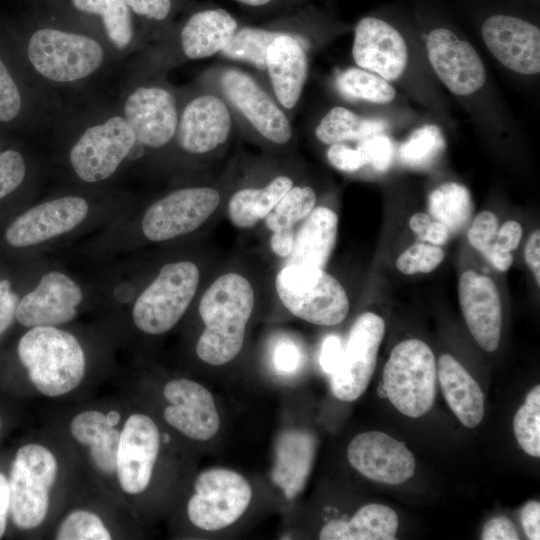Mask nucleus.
<instances>
[{
  "mask_svg": "<svg viewBox=\"0 0 540 540\" xmlns=\"http://www.w3.org/2000/svg\"><path fill=\"white\" fill-rule=\"evenodd\" d=\"M431 220L432 218L428 214L415 213L409 219V227L421 239Z\"/></svg>",
  "mask_w": 540,
  "mask_h": 540,
  "instance_id": "obj_58",
  "label": "nucleus"
},
{
  "mask_svg": "<svg viewBox=\"0 0 540 540\" xmlns=\"http://www.w3.org/2000/svg\"><path fill=\"white\" fill-rule=\"evenodd\" d=\"M88 204L79 196H64L36 205L17 217L5 232L14 247L47 241L79 225L87 216Z\"/></svg>",
  "mask_w": 540,
  "mask_h": 540,
  "instance_id": "obj_21",
  "label": "nucleus"
},
{
  "mask_svg": "<svg viewBox=\"0 0 540 540\" xmlns=\"http://www.w3.org/2000/svg\"><path fill=\"white\" fill-rule=\"evenodd\" d=\"M350 465L364 477L389 485L409 480L415 458L405 444L381 431L356 435L347 448Z\"/></svg>",
  "mask_w": 540,
  "mask_h": 540,
  "instance_id": "obj_16",
  "label": "nucleus"
},
{
  "mask_svg": "<svg viewBox=\"0 0 540 540\" xmlns=\"http://www.w3.org/2000/svg\"><path fill=\"white\" fill-rule=\"evenodd\" d=\"M218 92L265 141L284 146L293 137L282 107L249 73L228 67L216 77Z\"/></svg>",
  "mask_w": 540,
  "mask_h": 540,
  "instance_id": "obj_10",
  "label": "nucleus"
},
{
  "mask_svg": "<svg viewBox=\"0 0 540 540\" xmlns=\"http://www.w3.org/2000/svg\"><path fill=\"white\" fill-rule=\"evenodd\" d=\"M437 377L447 404L468 428L480 424L484 416V395L474 378L450 354H442L437 362Z\"/></svg>",
  "mask_w": 540,
  "mask_h": 540,
  "instance_id": "obj_28",
  "label": "nucleus"
},
{
  "mask_svg": "<svg viewBox=\"0 0 540 540\" xmlns=\"http://www.w3.org/2000/svg\"><path fill=\"white\" fill-rule=\"evenodd\" d=\"M493 56L510 70L532 75L540 71V30L520 18L507 15L489 17L481 29Z\"/></svg>",
  "mask_w": 540,
  "mask_h": 540,
  "instance_id": "obj_19",
  "label": "nucleus"
},
{
  "mask_svg": "<svg viewBox=\"0 0 540 540\" xmlns=\"http://www.w3.org/2000/svg\"><path fill=\"white\" fill-rule=\"evenodd\" d=\"M160 450V433L152 418L133 413L125 421L117 451L116 476L126 494L143 493L150 484Z\"/></svg>",
  "mask_w": 540,
  "mask_h": 540,
  "instance_id": "obj_15",
  "label": "nucleus"
},
{
  "mask_svg": "<svg viewBox=\"0 0 540 540\" xmlns=\"http://www.w3.org/2000/svg\"><path fill=\"white\" fill-rule=\"evenodd\" d=\"M200 283V269L189 260L165 264L134 303L136 327L150 335L171 330L192 302Z\"/></svg>",
  "mask_w": 540,
  "mask_h": 540,
  "instance_id": "obj_6",
  "label": "nucleus"
},
{
  "mask_svg": "<svg viewBox=\"0 0 540 540\" xmlns=\"http://www.w3.org/2000/svg\"><path fill=\"white\" fill-rule=\"evenodd\" d=\"M236 19L225 9H205L190 15L179 33V48L188 60L220 53L238 29Z\"/></svg>",
  "mask_w": 540,
  "mask_h": 540,
  "instance_id": "obj_26",
  "label": "nucleus"
},
{
  "mask_svg": "<svg viewBox=\"0 0 540 540\" xmlns=\"http://www.w3.org/2000/svg\"><path fill=\"white\" fill-rule=\"evenodd\" d=\"M251 498L252 488L240 473L227 468H210L195 480L187 515L199 529L221 530L244 514Z\"/></svg>",
  "mask_w": 540,
  "mask_h": 540,
  "instance_id": "obj_8",
  "label": "nucleus"
},
{
  "mask_svg": "<svg viewBox=\"0 0 540 540\" xmlns=\"http://www.w3.org/2000/svg\"><path fill=\"white\" fill-rule=\"evenodd\" d=\"M17 351L32 385L47 397L73 391L85 376L82 346L74 335L55 326L32 327L21 337Z\"/></svg>",
  "mask_w": 540,
  "mask_h": 540,
  "instance_id": "obj_2",
  "label": "nucleus"
},
{
  "mask_svg": "<svg viewBox=\"0 0 540 540\" xmlns=\"http://www.w3.org/2000/svg\"><path fill=\"white\" fill-rule=\"evenodd\" d=\"M22 110L21 91L0 57V123L14 121Z\"/></svg>",
  "mask_w": 540,
  "mask_h": 540,
  "instance_id": "obj_42",
  "label": "nucleus"
},
{
  "mask_svg": "<svg viewBox=\"0 0 540 540\" xmlns=\"http://www.w3.org/2000/svg\"><path fill=\"white\" fill-rule=\"evenodd\" d=\"M352 56L358 67L387 81L398 79L408 62L402 35L384 20L374 17H364L357 23Z\"/></svg>",
  "mask_w": 540,
  "mask_h": 540,
  "instance_id": "obj_20",
  "label": "nucleus"
},
{
  "mask_svg": "<svg viewBox=\"0 0 540 540\" xmlns=\"http://www.w3.org/2000/svg\"><path fill=\"white\" fill-rule=\"evenodd\" d=\"M343 345L336 335H329L323 341L319 362L324 371L331 374L341 356Z\"/></svg>",
  "mask_w": 540,
  "mask_h": 540,
  "instance_id": "obj_51",
  "label": "nucleus"
},
{
  "mask_svg": "<svg viewBox=\"0 0 540 540\" xmlns=\"http://www.w3.org/2000/svg\"><path fill=\"white\" fill-rule=\"evenodd\" d=\"M275 289L283 306L308 323L334 326L348 315L344 287L324 269L286 263L276 275Z\"/></svg>",
  "mask_w": 540,
  "mask_h": 540,
  "instance_id": "obj_4",
  "label": "nucleus"
},
{
  "mask_svg": "<svg viewBox=\"0 0 540 540\" xmlns=\"http://www.w3.org/2000/svg\"><path fill=\"white\" fill-rule=\"evenodd\" d=\"M294 185L287 174L273 177L265 185L236 190L227 203V215L239 229H251L264 220L284 194Z\"/></svg>",
  "mask_w": 540,
  "mask_h": 540,
  "instance_id": "obj_32",
  "label": "nucleus"
},
{
  "mask_svg": "<svg viewBox=\"0 0 540 540\" xmlns=\"http://www.w3.org/2000/svg\"><path fill=\"white\" fill-rule=\"evenodd\" d=\"M428 210L437 221L450 231L460 230L473 211L469 190L462 184L447 182L433 190L428 198Z\"/></svg>",
  "mask_w": 540,
  "mask_h": 540,
  "instance_id": "obj_35",
  "label": "nucleus"
},
{
  "mask_svg": "<svg viewBox=\"0 0 540 540\" xmlns=\"http://www.w3.org/2000/svg\"><path fill=\"white\" fill-rule=\"evenodd\" d=\"M458 293L472 337L485 351H495L502 326L501 301L496 284L488 276L467 270L459 278Z\"/></svg>",
  "mask_w": 540,
  "mask_h": 540,
  "instance_id": "obj_23",
  "label": "nucleus"
},
{
  "mask_svg": "<svg viewBox=\"0 0 540 540\" xmlns=\"http://www.w3.org/2000/svg\"><path fill=\"white\" fill-rule=\"evenodd\" d=\"M437 365L431 348L419 339L398 343L383 369L382 387L403 415L418 418L433 406Z\"/></svg>",
  "mask_w": 540,
  "mask_h": 540,
  "instance_id": "obj_5",
  "label": "nucleus"
},
{
  "mask_svg": "<svg viewBox=\"0 0 540 540\" xmlns=\"http://www.w3.org/2000/svg\"><path fill=\"white\" fill-rule=\"evenodd\" d=\"M384 333V320L373 312H364L355 319L330 374L331 390L337 399L351 402L366 391Z\"/></svg>",
  "mask_w": 540,
  "mask_h": 540,
  "instance_id": "obj_12",
  "label": "nucleus"
},
{
  "mask_svg": "<svg viewBox=\"0 0 540 540\" xmlns=\"http://www.w3.org/2000/svg\"><path fill=\"white\" fill-rule=\"evenodd\" d=\"M340 93L349 99L386 104L396 95L394 87L381 76L362 68H349L336 79Z\"/></svg>",
  "mask_w": 540,
  "mask_h": 540,
  "instance_id": "obj_36",
  "label": "nucleus"
},
{
  "mask_svg": "<svg viewBox=\"0 0 540 540\" xmlns=\"http://www.w3.org/2000/svg\"><path fill=\"white\" fill-rule=\"evenodd\" d=\"M519 533L514 523L505 516H497L486 522L482 540H518Z\"/></svg>",
  "mask_w": 540,
  "mask_h": 540,
  "instance_id": "obj_49",
  "label": "nucleus"
},
{
  "mask_svg": "<svg viewBox=\"0 0 540 540\" xmlns=\"http://www.w3.org/2000/svg\"><path fill=\"white\" fill-rule=\"evenodd\" d=\"M281 32L255 27L238 28L220 53L226 58L246 62L265 71L266 51Z\"/></svg>",
  "mask_w": 540,
  "mask_h": 540,
  "instance_id": "obj_37",
  "label": "nucleus"
},
{
  "mask_svg": "<svg viewBox=\"0 0 540 540\" xmlns=\"http://www.w3.org/2000/svg\"><path fill=\"white\" fill-rule=\"evenodd\" d=\"M446 147L441 129L436 125H424L414 130L400 146L402 163L411 168L424 169L431 166Z\"/></svg>",
  "mask_w": 540,
  "mask_h": 540,
  "instance_id": "obj_38",
  "label": "nucleus"
},
{
  "mask_svg": "<svg viewBox=\"0 0 540 540\" xmlns=\"http://www.w3.org/2000/svg\"><path fill=\"white\" fill-rule=\"evenodd\" d=\"M522 237V227L516 221H507L497 231L495 243L504 251L511 252L517 248Z\"/></svg>",
  "mask_w": 540,
  "mask_h": 540,
  "instance_id": "obj_52",
  "label": "nucleus"
},
{
  "mask_svg": "<svg viewBox=\"0 0 540 540\" xmlns=\"http://www.w3.org/2000/svg\"><path fill=\"white\" fill-rule=\"evenodd\" d=\"M18 303V297L12 291L10 282L0 279V336L16 318Z\"/></svg>",
  "mask_w": 540,
  "mask_h": 540,
  "instance_id": "obj_48",
  "label": "nucleus"
},
{
  "mask_svg": "<svg viewBox=\"0 0 540 540\" xmlns=\"http://www.w3.org/2000/svg\"><path fill=\"white\" fill-rule=\"evenodd\" d=\"M28 61L46 82L69 85L82 82L103 66L106 51L95 37L76 30L42 26L26 45Z\"/></svg>",
  "mask_w": 540,
  "mask_h": 540,
  "instance_id": "obj_3",
  "label": "nucleus"
},
{
  "mask_svg": "<svg viewBox=\"0 0 540 540\" xmlns=\"http://www.w3.org/2000/svg\"><path fill=\"white\" fill-rule=\"evenodd\" d=\"M214 186H191L174 190L148 207L141 222L144 236L153 242L174 239L200 228L221 203Z\"/></svg>",
  "mask_w": 540,
  "mask_h": 540,
  "instance_id": "obj_11",
  "label": "nucleus"
},
{
  "mask_svg": "<svg viewBox=\"0 0 540 540\" xmlns=\"http://www.w3.org/2000/svg\"><path fill=\"white\" fill-rule=\"evenodd\" d=\"M57 540H109L112 535L94 512L77 509L69 513L56 530Z\"/></svg>",
  "mask_w": 540,
  "mask_h": 540,
  "instance_id": "obj_40",
  "label": "nucleus"
},
{
  "mask_svg": "<svg viewBox=\"0 0 540 540\" xmlns=\"http://www.w3.org/2000/svg\"><path fill=\"white\" fill-rule=\"evenodd\" d=\"M520 519L525 535L530 540L540 539V503L527 502L520 511Z\"/></svg>",
  "mask_w": 540,
  "mask_h": 540,
  "instance_id": "obj_50",
  "label": "nucleus"
},
{
  "mask_svg": "<svg viewBox=\"0 0 540 540\" xmlns=\"http://www.w3.org/2000/svg\"><path fill=\"white\" fill-rule=\"evenodd\" d=\"M444 259L440 246L431 243H416L407 248L396 260L397 269L406 275L429 273Z\"/></svg>",
  "mask_w": 540,
  "mask_h": 540,
  "instance_id": "obj_41",
  "label": "nucleus"
},
{
  "mask_svg": "<svg viewBox=\"0 0 540 540\" xmlns=\"http://www.w3.org/2000/svg\"><path fill=\"white\" fill-rule=\"evenodd\" d=\"M399 520L387 505L370 503L349 519L327 522L320 530L321 540H394Z\"/></svg>",
  "mask_w": 540,
  "mask_h": 540,
  "instance_id": "obj_31",
  "label": "nucleus"
},
{
  "mask_svg": "<svg viewBox=\"0 0 540 540\" xmlns=\"http://www.w3.org/2000/svg\"><path fill=\"white\" fill-rule=\"evenodd\" d=\"M1 425H2V424H1V419H0V430H1Z\"/></svg>",
  "mask_w": 540,
  "mask_h": 540,
  "instance_id": "obj_60",
  "label": "nucleus"
},
{
  "mask_svg": "<svg viewBox=\"0 0 540 540\" xmlns=\"http://www.w3.org/2000/svg\"><path fill=\"white\" fill-rule=\"evenodd\" d=\"M135 134L122 114H115L88 125L69 152L75 174L84 182L108 179L130 156Z\"/></svg>",
  "mask_w": 540,
  "mask_h": 540,
  "instance_id": "obj_9",
  "label": "nucleus"
},
{
  "mask_svg": "<svg viewBox=\"0 0 540 540\" xmlns=\"http://www.w3.org/2000/svg\"><path fill=\"white\" fill-rule=\"evenodd\" d=\"M327 159L336 169L344 172H354L366 165L361 152L342 143L330 145Z\"/></svg>",
  "mask_w": 540,
  "mask_h": 540,
  "instance_id": "obj_46",
  "label": "nucleus"
},
{
  "mask_svg": "<svg viewBox=\"0 0 540 540\" xmlns=\"http://www.w3.org/2000/svg\"><path fill=\"white\" fill-rule=\"evenodd\" d=\"M275 99L283 109L298 103L308 74V58L300 39L282 31L269 45L265 56Z\"/></svg>",
  "mask_w": 540,
  "mask_h": 540,
  "instance_id": "obj_24",
  "label": "nucleus"
},
{
  "mask_svg": "<svg viewBox=\"0 0 540 540\" xmlns=\"http://www.w3.org/2000/svg\"><path fill=\"white\" fill-rule=\"evenodd\" d=\"M10 512V493L8 479L0 473V538L4 535L7 516Z\"/></svg>",
  "mask_w": 540,
  "mask_h": 540,
  "instance_id": "obj_57",
  "label": "nucleus"
},
{
  "mask_svg": "<svg viewBox=\"0 0 540 540\" xmlns=\"http://www.w3.org/2000/svg\"><path fill=\"white\" fill-rule=\"evenodd\" d=\"M315 439L303 431H286L280 435L276 448L273 481L289 499L304 488L315 455Z\"/></svg>",
  "mask_w": 540,
  "mask_h": 540,
  "instance_id": "obj_29",
  "label": "nucleus"
},
{
  "mask_svg": "<svg viewBox=\"0 0 540 540\" xmlns=\"http://www.w3.org/2000/svg\"><path fill=\"white\" fill-rule=\"evenodd\" d=\"M274 362L281 371H293L300 362V352L294 344L282 343L276 349Z\"/></svg>",
  "mask_w": 540,
  "mask_h": 540,
  "instance_id": "obj_53",
  "label": "nucleus"
},
{
  "mask_svg": "<svg viewBox=\"0 0 540 540\" xmlns=\"http://www.w3.org/2000/svg\"><path fill=\"white\" fill-rule=\"evenodd\" d=\"M25 175L26 164L21 153L12 149L0 152V200L18 188Z\"/></svg>",
  "mask_w": 540,
  "mask_h": 540,
  "instance_id": "obj_44",
  "label": "nucleus"
},
{
  "mask_svg": "<svg viewBox=\"0 0 540 540\" xmlns=\"http://www.w3.org/2000/svg\"><path fill=\"white\" fill-rule=\"evenodd\" d=\"M57 474V459L47 447L30 443L18 449L8 484L10 513L19 529H34L44 522Z\"/></svg>",
  "mask_w": 540,
  "mask_h": 540,
  "instance_id": "obj_7",
  "label": "nucleus"
},
{
  "mask_svg": "<svg viewBox=\"0 0 540 540\" xmlns=\"http://www.w3.org/2000/svg\"><path fill=\"white\" fill-rule=\"evenodd\" d=\"M134 16L163 22L168 19L173 9V0H124Z\"/></svg>",
  "mask_w": 540,
  "mask_h": 540,
  "instance_id": "obj_47",
  "label": "nucleus"
},
{
  "mask_svg": "<svg viewBox=\"0 0 540 540\" xmlns=\"http://www.w3.org/2000/svg\"><path fill=\"white\" fill-rule=\"evenodd\" d=\"M513 430L517 442L530 456H540V386H535L527 395L525 403L513 419Z\"/></svg>",
  "mask_w": 540,
  "mask_h": 540,
  "instance_id": "obj_39",
  "label": "nucleus"
},
{
  "mask_svg": "<svg viewBox=\"0 0 540 540\" xmlns=\"http://www.w3.org/2000/svg\"><path fill=\"white\" fill-rule=\"evenodd\" d=\"M163 396L166 422L186 437L206 441L216 435L220 417L214 398L204 386L189 379H174L166 383Z\"/></svg>",
  "mask_w": 540,
  "mask_h": 540,
  "instance_id": "obj_18",
  "label": "nucleus"
},
{
  "mask_svg": "<svg viewBox=\"0 0 540 540\" xmlns=\"http://www.w3.org/2000/svg\"><path fill=\"white\" fill-rule=\"evenodd\" d=\"M483 256L499 271L504 272L509 269L513 262V255L499 248L495 242L487 247Z\"/></svg>",
  "mask_w": 540,
  "mask_h": 540,
  "instance_id": "obj_55",
  "label": "nucleus"
},
{
  "mask_svg": "<svg viewBox=\"0 0 540 540\" xmlns=\"http://www.w3.org/2000/svg\"><path fill=\"white\" fill-rule=\"evenodd\" d=\"M179 104L165 84L149 82L131 89L125 96L122 115L143 148L159 149L175 138Z\"/></svg>",
  "mask_w": 540,
  "mask_h": 540,
  "instance_id": "obj_13",
  "label": "nucleus"
},
{
  "mask_svg": "<svg viewBox=\"0 0 540 540\" xmlns=\"http://www.w3.org/2000/svg\"><path fill=\"white\" fill-rule=\"evenodd\" d=\"M497 231L498 219L495 214L490 211H483L473 220L467 238L470 245L482 253L495 242Z\"/></svg>",
  "mask_w": 540,
  "mask_h": 540,
  "instance_id": "obj_45",
  "label": "nucleus"
},
{
  "mask_svg": "<svg viewBox=\"0 0 540 540\" xmlns=\"http://www.w3.org/2000/svg\"><path fill=\"white\" fill-rule=\"evenodd\" d=\"M540 231H533L525 247V261L532 270L536 282L540 285Z\"/></svg>",
  "mask_w": 540,
  "mask_h": 540,
  "instance_id": "obj_54",
  "label": "nucleus"
},
{
  "mask_svg": "<svg viewBox=\"0 0 540 540\" xmlns=\"http://www.w3.org/2000/svg\"><path fill=\"white\" fill-rule=\"evenodd\" d=\"M82 298L81 288L69 276L49 272L20 300L16 319L30 328L61 325L75 318Z\"/></svg>",
  "mask_w": 540,
  "mask_h": 540,
  "instance_id": "obj_22",
  "label": "nucleus"
},
{
  "mask_svg": "<svg viewBox=\"0 0 540 540\" xmlns=\"http://www.w3.org/2000/svg\"><path fill=\"white\" fill-rule=\"evenodd\" d=\"M450 232L449 228L442 222L431 220L421 237V240L441 246L447 242Z\"/></svg>",
  "mask_w": 540,
  "mask_h": 540,
  "instance_id": "obj_56",
  "label": "nucleus"
},
{
  "mask_svg": "<svg viewBox=\"0 0 540 540\" xmlns=\"http://www.w3.org/2000/svg\"><path fill=\"white\" fill-rule=\"evenodd\" d=\"M236 1L245 5H248V6L257 7V6H262L269 3L271 0H236Z\"/></svg>",
  "mask_w": 540,
  "mask_h": 540,
  "instance_id": "obj_59",
  "label": "nucleus"
},
{
  "mask_svg": "<svg viewBox=\"0 0 540 540\" xmlns=\"http://www.w3.org/2000/svg\"><path fill=\"white\" fill-rule=\"evenodd\" d=\"M80 14L97 18L104 35L116 50L130 47L135 37L134 14L124 0H69Z\"/></svg>",
  "mask_w": 540,
  "mask_h": 540,
  "instance_id": "obj_33",
  "label": "nucleus"
},
{
  "mask_svg": "<svg viewBox=\"0 0 540 540\" xmlns=\"http://www.w3.org/2000/svg\"><path fill=\"white\" fill-rule=\"evenodd\" d=\"M315 191L309 186L293 185L264 218L271 232L269 244L280 258H288L293 249L295 227L314 209Z\"/></svg>",
  "mask_w": 540,
  "mask_h": 540,
  "instance_id": "obj_30",
  "label": "nucleus"
},
{
  "mask_svg": "<svg viewBox=\"0 0 540 540\" xmlns=\"http://www.w3.org/2000/svg\"><path fill=\"white\" fill-rule=\"evenodd\" d=\"M426 47L435 73L454 94L467 96L485 84L486 71L478 53L452 31L433 30L427 37Z\"/></svg>",
  "mask_w": 540,
  "mask_h": 540,
  "instance_id": "obj_17",
  "label": "nucleus"
},
{
  "mask_svg": "<svg viewBox=\"0 0 540 540\" xmlns=\"http://www.w3.org/2000/svg\"><path fill=\"white\" fill-rule=\"evenodd\" d=\"M386 128L384 120L364 118L345 107L335 106L320 120L315 135L320 142L332 145L350 140L359 141L380 134Z\"/></svg>",
  "mask_w": 540,
  "mask_h": 540,
  "instance_id": "obj_34",
  "label": "nucleus"
},
{
  "mask_svg": "<svg viewBox=\"0 0 540 540\" xmlns=\"http://www.w3.org/2000/svg\"><path fill=\"white\" fill-rule=\"evenodd\" d=\"M255 298L251 281L239 271L224 272L211 282L198 307L204 325L196 344L200 360L221 366L240 354Z\"/></svg>",
  "mask_w": 540,
  "mask_h": 540,
  "instance_id": "obj_1",
  "label": "nucleus"
},
{
  "mask_svg": "<svg viewBox=\"0 0 540 540\" xmlns=\"http://www.w3.org/2000/svg\"><path fill=\"white\" fill-rule=\"evenodd\" d=\"M357 149L361 152L366 165L384 172L393 161L394 147L392 141L385 135L376 134L359 140Z\"/></svg>",
  "mask_w": 540,
  "mask_h": 540,
  "instance_id": "obj_43",
  "label": "nucleus"
},
{
  "mask_svg": "<svg viewBox=\"0 0 540 540\" xmlns=\"http://www.w3.org/2000/svg\"><path fill=\"white\" fill-rule=\"evenodd\" d=\"M119 414L99 410H84L70 423L73 438L87 447L95 469L104 476L116 473L117 451L121 430L117 428Z\"/></svg>",
  "mask_w": 540,
  "mask_h": 540,
  "instance_id": "obj_25",
  "label": "nucleus"
},
{
  "mask_svg": "<svg viewBox=\"0 0 540 540\" xmlns=\"http://www.w3.org/2000/svg\"><path fill=\"white\" fill-rule=\"evenodd\" d=\"M230 106L218 92H202L179 110L175 142L193 156H206L222 148L232 132Z\"/></svg>",
  "mask_w": 540,
  "mask_h": 540,
  "instance_id": "obj_14",
  "label": "nucleus"
},
{
  "mask_svg": "<svg viewBox=\"0 0 540 540\" xmlns=\"http://www.w3.org/2000/svg\"><path fill=\"white\" fill-rule=\"evenodd\" d=\"M338 216L326 206L314 207L295 232L287 264L324 269L335 246Z\"/></svg>",
  "mask_w": 540,
  "mask_h": 540,
  "instance_id": "obj_27",
  "label": "nucleus"
}]
</instances>
